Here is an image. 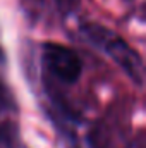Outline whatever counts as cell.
I'll return each instance as SVG.
<instances>
[{"mask_svg":"<svg viewBox=\"0 0 146 148\" xmlns=\"http://www.w3.org/2000/svg\"><path fill=\"white\" fill-rule=\"evenodd\" d=\"M81 33L91 45L102 50L107 57H110L124 74L138 86H143L145 81V62L141 55L115 31L96 24V23H84L81 26Z\"/></svg>","mask_w":146,"mask_h":148,"instance_id":"obj_1","label":"cell"},{"mask_svg":"<svg viewBox=\"0 0 146 148\" xmlns=\"http://www.w3.org/2000/svg\"><path fill=\"white\" fill-rule=\"evenodd\" d=\"M46 73L59 83L74 84L83 74V60L72 48L60 43H45L41 52Z\"/></svg>","mask_w":146,"mask_h":148,"instance_id":"obj_2","label":"cell"},{"mask_svg":"<svg viewBox=\"0 0 146 148\" xmlns=\"http://www.w3.org/2000/svg\"><path fill=\"white\" fill-rule=\"evenodd\" d=\"M19 131L14 122H2L0 124V148H19Z\"/></svg>","mask_w":146,"mask_h":148,"instance_id":"obj_3","label":"cell"},{"mask_svg":"<svg viewBox=\"0 0 146 148\" xmlns=\"http://www.w3.org/2000/svg\"><path fill=\"white\" fill-rule=\"evenodd\" d=\"M53 3L62 16H71L79 7V0H53Z\"/></svg>","mask_w":146,"mask_h":148,"instance_id":"obj_4","label":"cell"},{"mask_svg":"<svg viewBox=\"0 0 146 148\" xmlns=\"http://www.w3.org/2000/svg\"><path fill=\"white\" fill-rule=\"evenodd\" d=\"M9 91L5 88V84L0 81V112L2 110H7L9 109Z\"/></svg>","mask_w":146,"mask_h":148,"instance_id":"obj_5","label":"cell"}]
</instances>
